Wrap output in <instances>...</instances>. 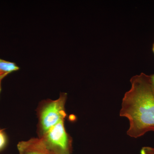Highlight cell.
Returning <instances> with one entry per match:
<instances>
[{
  "mask_svg": "<svg viewBox=\"0 0 154 154\" xmlns=\"http://www.w3.org/2000/svg\"><path fill=\"white\" fill-rule=\"evenodd\" d=\"M70 154V153H66V154Z\"/></svg>",
  "mask_w": 154,
  "mask_h": 154,
  "instance_id": "7c38bea8",
  "label": "cell"
},
{
  "mask_svg": "<svg viewBox=\"0 0 154 154\" xmlns=\"http://www.w3.org/2000/svg\"><path fill=\"white\" fill-rule=\"evenodd\" d=\"M131 88L125 94L119 115L129 121L127 134L137 138L154 131V94L150 75L144 73L130 79Z\"/></svg>",
  "mask_w": 154,
  "mask_h": 154,
  "instance_id": "6da1fadb",
  "label": "cell"
},
{
  "mask_svg": "<svg viewBox=\"0 0 154 154\" xmlns=\"http://www.w3.org/2000/svg\"><path fill=\"white\" fill-rule=\"evenodd\" d=\"M6 76H2L0 77V93H1V91H2V82L3 79L6 77Z\"/></svg>",
  "mask_w": 154,
  "mask_h": 154,
  "instance_id": "9c48e42d",
  "label": "cell"
},
{
  "mask_svg": "<svg viewBox=\"0 0 154 154\" xmlns=\"http://www.w3.org/2000/svg\"><path fill=\"white\" fill-rule=\"evenodd\" d=\"M146 154H154V148L151 147L145 146L143 148Z\"/></svg>",
  "mask_w": 154,
  "mask_h": 154,
  "instance_id": "52a82bcc",
  "label": "cell"
},
{
  "mask_svg": "<svg viewBox=\"0 0 154 154\" xmlns=\"http://www.w3.org/2000/svg\"><path fill=\"white\" fill-rule=\"evenodd\" d=\"M67 94L60 93L58 99L45 101L38 112V126L42 135L66 116L65 105Z\"/></svg>",
  "mask_w": 154,
  "mask_h": 154,
  "instance_id": "7a4b0ae2",
  "label": "cell"
},
{
  "mask_svg": "<svg viewBox=\"0 0 154 154\" xmlns=\"http://www.w3.org/2000/svg\"><path fill=\"white\" fill-rule=\"evenodd\" d=\"M17 148L19 154H64L56 151L40 137L21 141L17 144Z\"/></svg>",
  "mask_w": 154,
  "mask_h": 154,
  "instance_id": "277c9868",
  "label": "cell"
},
{
  "mask_svg": "<svg viewBox=\"0 0 154 154\" xmlns=\"http://www.w3.org/2000/svg\"><path fill=\"white\" fill-rule=\"evenodd\" d=\"M152 49L153 52V53L154 54V42L153 44L152 48Z\"/></svg>",
  "mask_w": 154,
  "mask_h": 154,
  "instance_id": "8fae6325",
  "label": "cell"
},
{
  "mask_svg": "<svg viewBox=\"0 0 154 154\" xmlns=\"http://www.w3.org/2000/svg\"><path fill=\"white\" fill-rule=\"evenodd\" d=\"M19 67L15 63L11 62L0 58V77L6 76L12 72L17 71Z\"/></svg>",
  "mask_w": 154,
  "mask_h": 154,
  "instance_id": "5b68a950",
  "label": "cell"
},
{
  "mask_svg": "<svg viewBox=\"0 0 154 154\" xmlns=\"http://www.w3.org/2000/svg\"><path fill=\"white\" fill-rule=\"evenodd\" d=\"M140 154H146L144 150L143 149V148L141 150Z\"/></svg>",
  "mask_w": 154,
  "mask_h": 154,
  "instance_id": "30bf717a",
  "label": "cell"
},
{
  "mask_svg": "<svg viewBox=\"0 0 154 154\" xmlns=\"http://www.w3.org/2000/svg\"><path fill=\"white\" fill-rule=\"evenodd\" d=\"M39 137L42 138L50 147L60 154L69 153L71 140L64 125V119L51 128Z\"/></svg>",
  "mask_w": 154,
  "mask_h": 154,
  "instance_id": "3957f363",
  "label": "cell"
},
{
  "mask_svg": "<svg viewBox=\"0 0 154 154\" xmlns=\"http://www.w3.org/2000/svg\"><path fill=\"white\" fill-rule=\"evenodd\" d=\"M151 79V85L154 94V74L150 75Z\"/></svg>",
  "mask_w": 154,
  "mask_h": 154,
  "instance_id": "ba28073f",
  "label": "cell"
},
{
  "mask_svg": "<svg viewBox=\"0 0 154 154\" xmlns=\"http://www.w3.org/2000/svg\"><path fill=\"white\" fill-rule=\"evenodd\" d=\"M8 142V136L4 129L0 128V152L7 146Z\"/></svg>",
  "mask_w": 154,
  "mask_h": 154,
  "instance_id": "8992f818",
  "label": "cell"
}]
</instances>
